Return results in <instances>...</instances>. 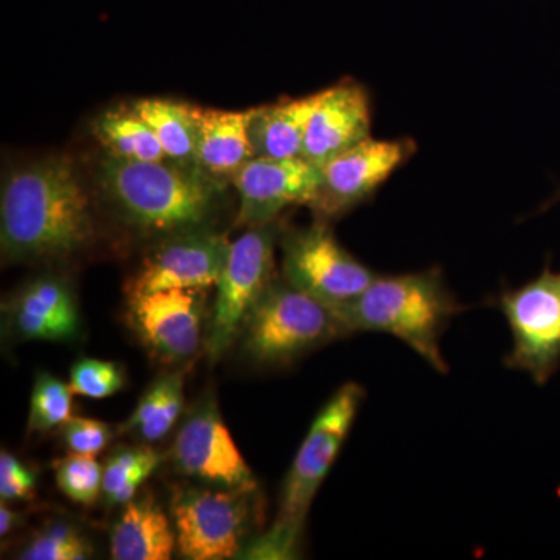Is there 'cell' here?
I'll use <instances>...</instances> for the list:
<instances>
[{"label":"cell","mask_w":560,"mask_h":560,"mask_svg":"<svg viewBox=\"0 0 560 560\" xmlns=\"http://www.w3.org/2000/svg\"><path fill=\"white\" fill-rule=\"evenodd\" d=\"M94 237L91 201L75 165L51 156L9 173L0 198L3 260L66 259Z\"/></svg>","instance_id":"1"},{"label":"cell","mask_w":560,"mask_h":560,"mask_svg":"<svg viewBox=\"0 0 560 560\" xmlns=\"http://www.w3.org/2000/svg\"><path fill=\"white\" fill-rule=\"evenodd\" d=\"M349 334L374 331L404 342L440 374L451 371L441 342L453 318L466 312L440 268L375 276L349 304L334 307Z\"/></svg>","instance_id":"2"},{"label":"cell","mask_w":560,"mask_h":560,"mask_svg":"<svg viewBox=\"0 0 560 560\" xmlns=\"http://www.w3.org/2000/svg\"><path fill=\"white\" fill-rule=\"evenodd\" d=\"M98 184L117 213L151 234L200 230L219 202V183L197 167L121 161L106 154Z\"/></svg>","instance_id":"3"},{"label":"cell","mask_w":560,"mask_h":560,"mask_svg":"<svg viewBox=\"0 0 560 560\" xmlns=\"http://www.w3.org/2000/svg\"><path fill=\"white\" fill-rule=\"evenodd\" d=\"M364 399L366 389L348 382L323 405L283 481L276 521L250 545L245 558L291 559L298 555L313 500L340 455Z\"/></svg>","instance_id":"4"},{"label":"cell","mask_w":560,"mask_h":560,"mask_svg":"<svg viewBox=\"0 0 560 560\" xmlns=\"http://www.w3.org/2000/svg\"><path fill=\"white\" fill-rule=\"evenodd\" d=\"M349 335L334 307L276 278L249 313L241 338L254 363L282 368Z\"/></svg>","instance_id":"5"},{"label":"cell","mask_w":560,"mask_h":560,"mask_svg":"<svg viewBox=\"0 0 560 560\" xmlns=\"http://www.w3.org/2000/svg\"><path fill=\"white\" fill-rule=\"evenodd\" d=\"M510 326L512 346L508 370L523 372L545 386L560 370V270L545 265L539 276L497 300Z\"/></svg>","instance_id":"6"},{"label":"cell","mask_w":560,"mask_h":560,"mask_svg":"<svg viewBox=\"0 0 560 560\" xmlns=\"http://www.w3.org/2000/svg\"><path fill=\"white\" fill-rule=\"evenodd\" d=\"M276 242L278 231L271 223L249 228L231 243L206 330L205 349L210 360H220L241 338L249 313L278 278L275 272Z\"/></svg>","instance_id":"7"},{"label":"cell","mask_w":560,"mask_h":560,"mask_svg":"<svg viewBox=\"0 0 560 560\" xmlns=\"http://www.w3.org/2000/svg\"><path fill=\"white\" fill-rule=\"evenodd\" d=\"M250 490L179 488L172 499L178 551L189 560L237 558L253 521Z\"/></svg>","instance_id":"8"},{"label":"cell","mask_w":560,"mask_h":560,"mask_svg":"<svg viewBox=\"0 0 560 560\" xmlns=\"http://www.w3.org/2000/svg\"><path fill=\"white\" fill-rule=\"evenodd\" d=\"M280 248L282 278L330 307L359 298L377 276L337 241L323 220L290 231Z\"/></svg>","instance_id":"9"},{"label":"cell","mask_w":560,"mask_h":560,"mask_svg":"<svg viewBox=\"0 0 560 560\" xmlns=\"http://www.w3.org/2000/svg\"><path fill=\"white\" fill-rule=\"evenodd\" d=\"M205 290L128 294L127 320L154 359L184 363L205 345Z\"/></svg>","instance_id":"10"},{"label":"cell","mask_w":560,"mask_h":560,"mask_svg":"<svg viewBox=\"0 0 560 560\" xmlns=\"http://www.w3.org/2000/svg\"><path fill=\"white\" fill-rule=\"evenodd\" d=\"M176 469L213 488L257 490V481L224 425L213 397H205L180 423L172 447Z\"/></svg>","instance_id":"11"},{"label":"cell","mask_w":560,"mask_h":560,"mask_svg":"<svg viewBox=\"0 0 560 560\" xmlns=\"http://www.w3.org/2000/svg\"><path fill=\"white\" fill-rule=\"evenodd\" d=\"M410 139H366L320 167V187L313 210L330 220L366 201L412 154Z\"/></svg>","instance_id":"12"},{"label":"cell","mask_w":560,"mask_h":560,"mask_svg":"<svg viewBox=\"0 0 560 560\" xmlns=\"http://www.w3.org/2000/svg\"><path fill=\"white\" fill-rule=\"evenodd\" d=\"M226 235L200 228L171 235L143 259L128 294L162 290H206L217 285L230 254Z\"/></svg>","instance_id":"13"},{"label":"cell","mask_w":560,"mask_h":560,"mask_svg":"<svg viewBox=\"0 0 560 560\" xmlns=\"http://www.w3.org/2000/svg\"><path fill=\"white\" fill-rule=\"evenodd\" d=\"M320 179V168L302 158H253L232 176L238 194L237 224L267 226L293 206L312 208Z\"/></svg>","instance_id":"14"},{"label":"cell","mask_w":560,"mask_h":560,"mask_svg":"<svg viewBox=\"0 0 560 560\" xmlns=\"http://www.w3.org/2000/svg\"><path fill=\"white\" fill-rule=\"evenodd\" d=\"M371 125L370 94L361 84L346 80L327 88L308 124L301 158L320 168L370 139Z\"/></svg>","instance_id":"15"},{"label":"cell","mask_w":560,"mask_h":560,"mask_svg":"<svg viewBox=\"0 0 560 560\" xmlns=\"http://www.w3.org/2000/svg\"><path fill=\"white\" fill-rule=\"evenodd\" d=\"M3 308L18 340L70 341L79 337V305L65 280L51 276L32 280Z\"/></svg>","instance_id":"16"},{"label":"cell","mask_w":560,"mask_h":560,"mask_svg":"<svg viewBox=\"0 0 560 560\" xmlns=\"http://www.w3.org/2000/svg\"><path fill=\"white\" fill-rule=\"evenodd\" d=\"M257 108L241 110L195 106L197 119V167L210 178L234 176L256 158L249 127Z\"/></svg>","instance_id":"17"},{"label":"cell","mask_w":560,"mask_h":560,"mask_svg":"<svg viewBox=\"0 0 560 560\" xmlns=\"http://www.w3.org/2000/svg\"><path fill=\"white\" fill-rule=\"evenodd\" d=\"M176 547V529L151 495L128 501L110 530L114 560H168Z\"/></svg>","instance_id":"18"},{"label":"cell","mask_w":560,"mask_h":560,"mask_svg":"<svg viewBox=\"0 0 560 560\" xmlns=\"http://www.w3.org/2000/svg\"><path fill=\"white\" fill-rule=\"evenodd\" d=\"M323 95L324 90L305 97L259 106L249 127L256 156L271 160L301 158L308 124Z\"/></svg>","instance_id":"19"},{"label":"cell","mask_w":560,"mask_h":560,"mask_svg":"<svg viewBox=\"0 0 560 560\" xmlns=\"http://www.w3.org/2000/svg\"><path fill=\"white\" fill-rule=\"evenodd\" d=\"M131 108L150 125L168 161L184 167H197L195 105L151 97L131 103Z\"/></svg>","instance_id":"20"},{"label":"cell","mask_w":560,"mask_h":560,"mask_svg":"<svg viewBox=\"0 0 560 560\" xmlns=\"http://www.w3.org/2000/svg\"><path fill=\"white\" fill-rule=\"evenodd\" d=\"M94 132L110 158L135 162L167 161L160 139L131 105L105 110L95 120Z\"/></svg>","instance_id":"21"},{"label":"cell","mask_w":560,"mask_h":560,"mask_svg":"<svg viewBox=\"0 0 560 560\" xmlns=\"http://www.w3.org/2000/svg\"><path fill=\"white\" fill-rule=\"evenodd\" d=\"M183 407V372H168L151 383L120 431L136 434L145 442L164 440L178 422Z\"/></svg>","instance_id":"22"},{"label":"cell","mask_w":560,"mask_h":560,"mask_svg":"<svg viewBox=\"0 0 560 560\" xmlns=\"http://www.w3.org/2000/svg\"><path fill=\"white\" fill-rule=\"evenodd\" d=\"M160 453L150 447L120 448L103 467V495L109 504H127L136 499L140 486L160 467Z\"/></svg>","instance_id":"23"},{"label":"cell","mask_w":560,"mask_h":560,"mask_svg":"<svg viewBox=\"0 0 560 560\" xmlns=\"http://www.w3.org/2000/svg\"><path fill=\"white\" fill-rule=\"evenodd\" d=\"M73 390L68 383L43 372L36 377L28 415V431L46 433L61 429L73 418Z\"/></svg>","instance_id":"24"},{"label":"cell","mask_w":560,"mask_h":560,"mask_svg":"<svg viewBox=\"0 0 560 560\" xmlns=\"http://www.w3.org/2000/svg\"><path fill=\"white\" fill-rule=\"evenodd\" d=\"M55 480L62 495L91 506L103 493V467L95 456L70 453L55 463Z\"/></svg>","instance_id":"25"},{"label":"cell","mask_w":560,"mask_h":560,"mask_svg":"<svg viewBox=\"0 0 560 560\" xmlns=\"http://www.w3.org/2000/svg\"><path fill=\"white\" fill-rule=\"evenodd\" d=\"M90 540L75 526L55 522L36 534L21 551L22 560H84L92 556Z\"/></svg>","instance_id":"26"},{"label":"cell","mask_w":560,"mask_h":560,"mask_svg":"<svg viewBox=\"0 0 560 560\" xmlns=\"http://www.w3.org/2000/svg\"><path fill=\"white\" fill-rule=\"evenodd\" d=\"M69 385L77 396L106 399L124 388L125 374L113 361L83 359L73 364Z\"/></svg>","instance_id":"27"},{"label":"cell","mask_w":560,"mask_h":560,"mask_svg":"<svg viewBox=\"0 0 560 560\" xmlns=\"http://www.w3.org/2000/svg\"><path fill=\"white\" fill-rule=\"evenodd\" d=\"M61 438L70 453L97 456L108 447L113 430L101 420L72 418L61 427Z\"/></svg>","instance_id":"28"},{"label":"cell","mask_w":560,"mask_h":560,"mask_svg":"<svg viewBox=\"0 0 560 560\" xmlns=\"http://www.w3.org/2000/svg\"><path fill=\"white\" fill-rule=\"evenodd\" d=\"M35 471L25 467L16 456L0 453V497L2 501L28 500L35 495Z\"/></svg>","instance_id":"29"},{"label":"cell","mask_w":560,"mask_h":560,"mask_svg":"<svg viewBox=\"0 0 560 560\" xmlns=\"http://www.w3.org/2000/svg\"><path fill=\"white\" fill-rule=\"evenodd\" d=\"M20 512L11 510L10 506H7V501H2V506H0V536H9L11 530L20 525Z\"/></svg>","instance_id":"30"}]
</instances>
